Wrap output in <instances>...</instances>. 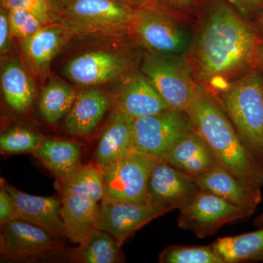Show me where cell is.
Listing matches in <instances>:
<instances>
[{"label":"cell","instance_id":"obj_30","mask_svg":"<svg viewBox=\"0 0 263 263\" xmlns=\"http://www.w3.org/2000/svg\"><path fill=\"white\" fill-rule=\"evenodd\" d=\"M8 17L13 37L20 44L45 26L35 15L25 10H9Z\"/></svg>","mask_w":263,"mask_h":263},{"label":"cell","instance_id":"obj_2","mask_svg":"<svg viewBox=\"0 0 263 263\" xmlns=\"http://www.w3.org/2000/svg\"><path fill=\"white\" fill-rule=\"evenodd\" d=\"M186 111L218 164L249 186L262 188L263 166L240 139L217 99L198 86Z\"/></svg>","mask_w":263,"mask_h":263},{"label":"cell","instance_id":"obj_7","mask_svg":"<svg viewBox=\"0 0 263 263\" xmlns=\"http://www.w3.org/2000/svg\"><path fill=\"white\" fill-rule=\"evenodd\" d=\"M140 70L171 108L186 110L196 95L199 86L194 80L183 55L144 51Z\"/></svg>","mask_w":263,"mask_h":263},{"label":"cell","instance_id":"obj_31","mask_svg":"<svg viewBox=\"0 0 263 263\" xmlns=\"http://www.w3.org/2000/svg\"><path fill=\"white\" fill-rule=\"evenodd\" d=\"M1 7L7 10L21 9L35 15L45 26L56 24L54 15L46 0H0Z\"/></svg>","mask_w":263,"mask_h":263},{"label":"cell","instance_id":"obj_24","mask_svg":"<svg viewBox=\"0 0 263 263\" xmlns=\"http://www.w3.org/2000/svg\"><path fill=\"white\" fill-rule=\"evenodd\" d=\"M122 246L112 235L96 228L93 230L77 248L68 254L72 262L78 263H117L124 260Z\"/></svg>","mask_w":263,"mask_h":263},{"label":"cell","instance_id":"obj_9","mask_svg":"<svg viewBox=\"0 0 263 263\" xmlns=\"http://www.w3.org/2000/svg\"><path fill=\"white\" fill-rule=\"evenodd\" d=\"M63 238L22 219L1 226L0 254L8 262L48 258L64 250Z\"/></svg>","mask_w":263,"mask_h":263},{"label":"cell","instance_id":"obj_40","mask_svg":"<svg viewBox=\"0 0 263 263\" xmlns=\"http://www.w3.org/2000/svg\"><path fill=\"white\" fill-rule=\"evenodd\" d=\"M254 224L259 228H263V213L255 218Z\"/></svg>","mask_w":263,"mask_h":263},{"label":"cell","instance_id":"obj_4","mask_svg":"<svg viewBox=\"0 0 263 263\" xmlns=\"http://www.w3.org/2000/svg\"><path fill=\"white\" fill-rule=\"evenodd\" d=\"M135 8L119 0H72L57 24L73 37L129 40Z\"/></svg>","mask_w":263,"mask_h":263},{"label":"cell","instance_id":"obj_33","mask_svg":"<svg viewBox=\"0 0 263 263\" xmlns=\"http://www.w3.org/2000/svg\"><path fill=\"white\" fill-rule=\"evenodd\" d=\"M13 34L10 29L8 10L0 8V53L5 57L10 53L13 46Z\"/></svg>","mask_w":263,"mask_h":263},{"label":"cell","instance_id":"obj_17","mask_svg":"<svg viewBox=\"0 0 263 263\" xmlns=\"http://www.w3.org/2000/svg\"><path fill=\"white\" fill-rule=\"evenodd\" d=\"M112 103L111 98L98 86L85 87L77 93L70 111L65 118V128L74 136L86 137L98 127Z\"/></svg>","mask_w":263,"mask_h":263},{"label":"cell","instance_id":"obj_18","mask_svg":"<svg viewBox=\"0 0 263 263\" xmlns=\"http://www.w3.org/2000/svg\"><path fill=\"white\" fill-rule=\"evenodd\" d=\"M133 150V119L114 108L99 141L95 164L103 172Z\"/></svg>","mask_w":263,"mask_h":263},{"label":"cell","instance_id":"obj_23","mask_svg":"<svg viewBox=\"0 0 263 263\" xmlns=\"http://www.w3.org/2000/svg\"><path fill=\"white\" fill-rule=\"evenodd\" d=\"M83 146L77 142L45 138L33 155L60 181L81 165Z\"/></svg>","mask_w":263,"mask_h":263},{"label":"cell","instance_id":"obj_10","mask_svg":"<svg viewBox=\"0 0 263 263\" xmlns=\"http://www.w3.org/2000/svg\"><path fill=\"white\" fill-rule=\"evenodd\" d=\"M159 160L132 151L104 171L107 202H148V183L152 169Z\"/></svg>","mask_w":263,"mask_h":263},{"label":"cell","instance_id":"obj_32","mask_svg":"<svg viewBox=\"0 0 263 263\" xmlns=\"http://www.w3.org/2000/svg\"><path fill=\"white\" fill-rule=\"evenodd\" d=\"M179 20L193 25L197 18L199 0H151Z\"/></svg>","mask_w":263,"mask_h":263},{"label":"cell","instance_id":"obj_25","mask_svg":"<svg viewBox=\"0 0 263 263\" xmlns=\"http://www.w3.org/2000/svg\"><path fill=\"white\" fill-rule=\"evenodd\" d=\"M211 247L222 263L263 260V228L245 234L219 238Z\"/></svg>","mask_w":263,"mask_h":263},{"label":"cell","instance_id":"obj_6","mask_svg":"<svg viewBox=\"0 0 263 263\" xmlns=\"http://www.w3.org/2000/svg\"><path fill=\"white\" fill-rule=\"evenodd\" d=\"M138 46L124 50H95L78 55L67 62L64 73L69 80L84 87L119 81L140 68L143 52Z\"/></svg>","mask_w":263,"mask_h":263},{"label":"cell","instance_id":"obj_15","mask_svg":"<svg viewBox=\"0 0 263 263\" xmlns=\"http://www.w3.org/2000/svg\"><path fill=\"white\" fill-rule=\"evenodd\" d=\"M195 181L200 190L240 208L250 216L262 202L260 188L249 186L219 164Z\"/></svg>","mask_w":263,"mask_h":263},{"label":"cell","instance_id":"obj_27","mask_svg":"<svg viewBox=\"0 0 263 263\" xmlns=\"http://www.w3.org/2000/svg\"><path fill=\"white\" fill-rule=\"evenodd\" d=\"M60 182L62 197L77 195L100 202L105 195L103 172L96 164H81Z\"/></svg>","mask_w":263,"mask_h":263},{"label":"cell","instance_id":"obj_12","mask_svg":"<svg viewBox=\"0 0 263 263\" xmlns=\"http://www.w3.org/2000/svg\"><path fill=\"white\" fill-rule=\"evenodd\" d=\"M193 178L183 174L164 160H159L151 173L148 202L165 212L181 209L200 191Z\"/></svg>","mask_w":263,"mask_h":263},{"label":"cell","instance_id":"obj_16","mask_svg":"<svg viewBox=\"0 0 263 263\" xmlns=\"http://www.w3.org/2000/svg\"><path fill=\"white\" fill-rule=\"evenodd\" d=\"M1 185L13 199L19 219L41 227L62 238L65 237L60 216L61 198L29 195L20 191L3 179Z\"/></svg>","mask_w":263,"mask_h":263},{"label":"cell","instance_id":"obj_29","mask_svg":"<svg viewBox=\"0 0 263 263\" xmlns=\"http://www.w3.org/2000/svg\"><path fill=\"white\" fill-rule=\"evenodd\" d=\"M160 263H222L212 247L169 246L159 256Z\"/></svg>","mask_w":263,"mask_h":263},{"label":"cell","instance_id":"obj_5","mask_svg":"<svg viewBox=\"0 0 263 263\" xmlns=\"http://www.w3.org/2000/svg\"><path fill=\"white\" fill-rule=\"evenodd\" d=\"M188 26L150 0L135 10L128 36L144 51L183 55L191 41Z\"/></svg>","mask_w":263,"mask_h":263},{"label":"cell","instance_id":"obj_28","mask_svg":"<svg viewBox=\"0 0 263 263\" xmlns=\"http://www.w3.org/2000/svg\"><path fill=\"white\" fill-rule=\"evenodd\" d=\"M44 137L39 132L25 127L8 129L0 137V151L5 155L34 153Z\"/></svg>","mask_w":263,"mask_h":263},{"label":"cell","instance_id":"obj_34","mask_svg":"<svg viewBox=\"0 0 263 263\" xmlns=\"http://www.w3.org/2000/svg\"><path fill=\"white\" fill-rule=\"evenodd\" d=\"M238 12L249 19L254 22L263 10V0H228Z\"/></svg>","mask_w":263,"mask_h":263},{"label":"cell","instance_id":"obj_26","mask_svg":"<svg viewBox=\"0 0 263 263\" xmlns=\"http://www.w3.org/2000/svg\"><path fill=\"white\" fill-rule=\"evenodd\" d=\"M77 92L70 85L58 79H51L41 91L39 110L43 119L56 124L70 111Z\"/></svg>","mask_w":263,"mask_h":263},{"label":"cell","instance_id":"obj_20","mask_svg":"<svg viewBox=\"0 0 263 263\" xmlns=\"http://www.w3.org/2000/svg\"><path fill=\"white\" fill-rule=\"evenodd\" d=\"M99 206L89 197L70 195L61 197V216L64 234L72 243L79 245L98 228Z\"/></svg>","mask_w":263,"mask_h":263},{"label":"cell","instance_id":"obj_21","mask_svg":"<svg viewBox=\"0 0 263 263\" xmlns=\"http://www.w3.org/2000/svg\"><path fill=\"white\" fill-rule=\"evenodd\" d=\"M70 39V33L56 23L44 26L21 46L33 70L46 75L53 59Z\"/></svg>","mask_w":263,"mask_h":263},{"label":"cell","instance_id":"obj_14","mask_svg":"<svg viewBox=\"0 0 263 263\" xmlns=\"http://www.w3.org/2000/svg\"><path fill=\"white\" fill-rule=\"evenodd\" d=\"M119 81L120 84L111 99L114 108L132 119L156 115L172 109L140 68Z\"/></svg>","mask_w":263,"mask_h":263},{"label":"cell","instance_id":"obj_36","mask_svg":"<svg viewBox=\"0 0 263 263\" xmlns=\"http://www.w3.org/2000/svg\"><path fill=\"white\" fill-rule=\"evenodd\" d=\"M46 1L47 2L48 6L54 15L57 21L58 17L65 11L66 8L68 6L72 0H46Z\"/></svg>","mask_w":263,"mask_h":263},{"label":"cell","instance_id":"obj_3","mask_svg":"<svg viewBox=\"0 0 263 263\" xmlns=\"http://www.w3.org/2000/svg\"><path fill=\"white\" fill-rule=\"evenodd\" d=\"M240 139L263 166V76L254 67L215 97Z\"/></svg>","mask_w":263,"mask_h":263},{"label":"cell","instance_id":"obj_37","mask_svg":"<svg viewBox=\"0 0 263 263\" xmlns=\"http://www.w3.org/2000/svg\"><path fill=\"white\" fill-rule=\"evenodd\" d=\"M255 67L260 71L263 76V41H260L257 48Z\"/></svg>","mask_w":263,"mask_h":263},{"label":"cell","instance_id":"obj_19","mask_svg":"<svg viewBox=\"0 0 263 263\" xmlns=\"http://www.w3.org/2000/svg\"><path fill=\"white\" fill-rule=\"evenodd\" d=\"M162 160L195 179L219 164L212 148L195 129L182 138Z\"/></svg>","mask_w":263,"mask_h":263},{"label":"cell","instance_id":"obj_35","mask_svg":"<svg viewBox=\"0 0 263 263\" xmlns=\"http://www.w3.org/2000/svg\"><path fill=\"white\" fill-rule=\"evenodd\" d=\"M19 219L14 202L6 190L1 185L0 190V226L8 221Z\"/></svg>","mask_w":263,"mask_h":263},{"label":"cell","instance_id":"obj_38","mask_svg":"<svg viewBox=\"0 0 263 263\" xmlns=\"http://www.w3.org/2000/svg\"><path fill=\"white\" fill-rule=\"evenodd\" d=\"M253 24L258 33L259 38L261 41H263V10L259 13L258 16L254 19Z\"/></svg>","mask_w":263,"mask_h":263},{"label":"cell","instance_id":"obj_39","mask_svg":"<svg viewBox=\"0 0 263 263\" xmlns=\"http://www.w3.org/2000/svg\"><path fill=\"white\" fill-rule=\"evenodd\" d=\"M119 1L125 3V4L131 6L132 8L137 9V8L141 7L142 5L146 4L150 0H119Z\"/></svg>","mask_w":263,"mask_h":263},{"label":"cell","instance_id":"obj_8","mask_svg":"<svg viewBox=\"0 0 263 263\" xmlns=\"http://www.w3.org/2000/svg\"><path fill=\"white\" fill-rule=\"evenodd\" d=\"M194 129L187 112L177 109L133 119V151L163 160Z\"/></svg>","mask_w":263,"mask_h":263},{"label":"cell","instance_id":"obj_22","mask_svg":"<svg viewBox=\"0 0 263 263\" xmlns=\"http://www.w3.org/2000/svg\"><path fill=\"white\" fill-rule=\"evenodd\" d=\"M1 89L6 103L13 111H28L35 98V88L28 72L17 57L2 59Z\"/></svg>","mask_w":263,"mask_h":263},{"label":"cell","instance_id":"obj_1","mask_svg":"<svg viewBox=\"0 0 263 263\" xmlns=\"http://www.w3.org/2000/svg\"><path fill=\"white\" fill-rule=\"evenodd\" d=\"M183 54L194 80L214 97L255 67L261 40L253 22L228 0H199Z\"/></svg>","mask_w":263,"mask_h":263},{"label":"cell","instance_id":"obj_11","mask_svg":"<svg viewBox=\"0 0 263 263\" xmlns=\"http://www.w3.org/2000/svg\"><path fill=\"white\" fill-rule=\"evenodd\" d=\"M179 211L180 228L193 232L200 238L211 236L223 226L250 216L240 208L202 190Z\"/></svg>","mask_w":263,"mask_h":263},{"label":"cell","instance_id":"obj_13","mask_svg":"<svg viewBox=\"0 0 263 263\" xmlns=\"http://www.w3.org/2000/svg\"><path fill=\"white\" fill-rule=\"evenodd\" d=\"M149 202H107L99 206L98 228L107 232L119 245L150 221L167 214Z\"/></svg>","mask_w":263,"mask_h":263}]
</instances>
